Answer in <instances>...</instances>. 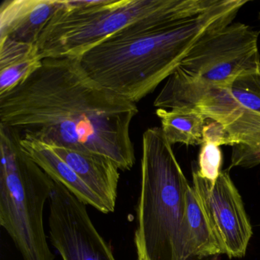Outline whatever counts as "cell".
I'll use <instances>...</instances> for the list:
<instances>
[{
	"label": "cell",
	"mask_w": 260,
	"mask_h": 260,
	"mask_svg": "<svg viewBox=\"0 0 260 260\" xmlns=\"http://www.w3.org/2000/svg\"><path fill=\"white\" fill-rule=\"evenodd\" d=\"M135 103L92 80L79 57H48L24 81L0 95V125L21 139L107 156L132 170Z\"/></svg>",
	"instance_id": "1"
},
{
	"label": "cell",
	"mask_w": 260,
	"mask_h": 260,
	"mask_svg": "<svg viewBox=\"0 0 260 260\" xmlns=\"http://www.w3.org/2000/svg\"><path fill=\"white\" fill-rule=\"evenodd\" d=\"M248 0H170L79 57L86 74L136 104L176 71L191 48L234 22Z\"/></svg>",
	"instance_id": "2"
},
{
	"label": "cell",
	"mask_w": 260,
	"mask_h": 260,
	"mask_svg": "<svg viewBox=\"0 0 260 260\" xmlns=\"http://www.w3.org/2000/svg\"><path fill=\"white\" fill-rule=\"evenodd\" d=\"M189 186L162 128L146 130L135 234L138 260L194 258L186 218Z\"/></svg>",
	"instance_id": "3"
},
{
	"label": "cell",
	"mask_w": 260,
	"mask_h": 260,
	"mask_svg": "<svg viewBox=\"0 0 260 260\" xmlns=\"http://www.w3.org/2000/svg\"><path fill=\"white\" fill-rule=\"evenodd\" d=\"M0 224L23 260H54L44 226L51 179L21 147L13 131L0 125Z\"/></svg>",
	"instance_id": "4"
},
{
	"label": "cell",
	"mask_w": 260,
	"mask_h": 260,
	"mask_svg": "<svg viewBox=\"0 0 260 260\" xmlns=\"http://www.w3.org/2000/svg\"><path fill=\"white\" fill-rule=\"evenodd\" d=\"M170 0H62L38 41L39 55L80 57L132 22L162 10Z\"/></svg>",
	"instance_id": "5"
},
{
	"label": "cell",
	"mask_w": 260,
	"mask_h": 260,
	"mask_svg": "<svg viewBox=\"0 0 260 260\" xmlns=\"http://www.w3.org/2000/svg\"><path fill=\"white\" fill-rule=\"evenodd\" d=\"M259 33L233 22L194 45L174 72L199 84L231 87L240 77L260 72Z\"/></svg>",
	"instance_id": "6"
},
{
	"label": "cell",
	"mask_w": 260,
	"mask_h": 260,
	"mask_svg": "<svg viewBox=\"0 0 260 260\" xmlns=\"http://www.w3.org/2000/svg\"><path fill=\"white\" fill-rule=\"evenodd\" d=\"M153 106L156 109H191L207 120L223 124L242 109L260 112V72L243 76L231 87L205 86L173 72Z\"/></svg>",
	"instance_id": "7"
},
{
	"label": "cell",
	"mask_w": 260,
	"mask_h": 260,
	"mask_svg": "<svg viewBox=\"0 0 260 260\" xmlns=\"http://www.w3.org/2000/svg\"><path fill=\"white\" fill-rule=\"evenodd\" d=\"M49 200L50 238L63 260H116L86 205L64 185L54 180Z\"/></svg>",
	"instance_id": "8"
},
{
	"label": "cell",
	"mask_w": 260,
	"mask_h": 260,
	"mask_svg": "<svg viewBox=\"0 0 260 260\" xmlns=\"http://www.w3.org/2000/svg\"><path fill=\"white\" fill-rule=\"evenodd\" d=\"M192 181L193 188L223 254L230 258L244 256L252 236V228L230 170H222L212 185L201 177L196 167H193Z\"/></svg>",
	"instance_id": "9"
},
{
	"label": "cell",
	"mask_w": 260,
	"mask_h": 260,
	"mask_svg": "<svg viewBox=\"0 0 260 260\" xmlns=\"http://www.w3.org/2000/svg\"><path fill=\"white\" fill-rule=\"evenodd\" d=\"M62 0H5L0 7V41L37 45Z\"/></svg>",
	"instance_id": "10"
},
{
	"label": "cell",
	"mask_w": 260,
	"mask_h": 260,
	"mask_svg": "<svg viewBox=\"0 0 260 260\" xmlns=\"http://www.w3.org/2000/svg\"><path fill=\"white\" fill-rule=\"evenodd\" d=\"M84 183L106 204L111 213L116 206L119 168L103 155L66 147H51Z\"/></svg>",
	"instance_id": "11"
},
{
	"label": "cell",
	"mask_w": 260,
	"mask_h": 260,
	"mask_svg": "<svg viewBox=\"0 0 260 260\" xmlns=\"http://www.w3.org/2000/svg\"><path fill=\"white\" fill-rule=\"evenodd\" d=\"M19 143L27 154L51 179L64 185L80 202L93 207L103 214L111 213L105 202L84 183L51 146L39 141L21 138H19Z\"/></svg>",
	"instance_id": "12"
},
{
	"label": "cell",
	"mask_w": 260,
	"mask_h": 260,
	"mask_svg": "<svg viewBox=\"0 0 260 260\" xmlns=\"http://www.w3.org/2000/svg\"><path fill=\"white\" fill-rule=\"evenodd\" d=\"M223 127L232 140L231 164L228 170L260 165V112L242 109Z\"/></svg>",
	"instance_id": "13"
},
{
	"label": "cell",
	"mask_w": 260,
	"mask_h": 260,
	"mask_svg": "<svg viewBox=\"0 0 260 260\" xmlns=\"http://www.w3.org/2000/svg\"><path fill=\"white\" fill-rule=\"evenodd\" d=\"M156 115L161 121V128L171 144L202 145L206 118L191 109H157Z\"/></svg>",
	"instance_id": "14"
},
{
	"label": "cell",
	"mask_w": 260,
	"mask_h": 260,
	"mask_svg": "<svg viewBox=\"0 0 260 260\" xmlns=\"http://www.w3.org/2000/svg\"><path fill=\"white\" fill-rule=\"evenodd\" d=\"M186 218L194 258L223 254V250L191 185L186 194Z\"/></svg>",
	"instance_id": "15"
},
{
	"label": "cell",
	"mask_w": 260,
	"mask_h": 260,
	"mask_svg": "<svg viewBox=\"0 0 260 260\" xmlns=\"http://www.w3.org/2000/svg\"><path fill=\"white\" fill-rule=\"evenodd\" d=\"M42 60L39 54H34L0 68V95L12 90L29 77L41 66Z\"/></svg>",
	"instance_id": "16"
},
{
	"label": "cell",
	"mask_w": 260,
	"mask_h": 260,
	"mask_svg": "<svg viewBox=\"0 0 260 260\" xmlns=\"http://www.w3.org/2000/svg\"><path fill=\"white\" fill-rule=\"evenodd\" d=\"M223 164V155L219 146L211 143H203L199 155V162L196 167L198 174L215 184Z\"/></svg>",
	"instance_id": "17"
},
{
	"label": "cell",
	"mask_w": 260,
	"mask_h": 260,
	"mask_svg": "<svg viewBox=\"0 0 260 260\" xmlns=\"http://www.w3.org/2000/svg\"><path fill=\"white\" fill-rule=\"evenodd\" d=\"M203 143H211L219 147L232 146V140L223 124L213 121L207 122L204 127Z\"/></svg>",
	"instance_id": "18"
},
{
	"label": "cell",
	"mask_w": 260,
	"mask_h": 260,
	"mask_svg": "<svg viewBox=\"0 0 260 260\" xmlns=\"http://www.w3.org/2000/svg\"><path fill=\"white\" fill-rule=\"evenodd\" d=\"M258 18H259V21H260V13H258Z\"/></svg>",
	"instance_id": "19"
},
{
	"label": "cell",
	"mask_w": 260,
	"mask_h": 260,
	"mask_svg": "<svg viewBox=\"0 0 260 260\" xmlns=\"http://www.w3.org/2000/svg\"><path fill=\"white\" fill-rule=\"evenodd\" d=\"M141 260H148L147 258H144V259H141Z\"/></svg>",
	"instance_id": "20"
}]
</instances>
